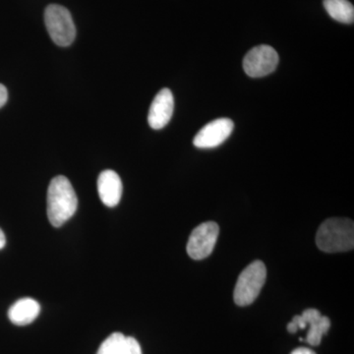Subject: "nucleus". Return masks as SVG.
<instances>
[{"mask_svg": "<svg viewBox=\"0 0 354 354\" xmlns=\"http://www.w3.org/2000/svg\"><path fill=\"white\" fill-rule=\"evenodd\" d=\"M78 199L68 178L59 176L51 180L48 189V218L55 227H62L76 213Z\"/></svg>", "mask_w": 354, "mask_h": 354, "instance_id": "obj_1", "label": "nucleus"}, {"mask_svg": "<svg viewBox=\"0 0 354 354\" xmlns=\"http://www.w3.org/2000/svg\"><path fill=\"white\" fill-rule=\"evenodd\" d=\"M316 244L327 253L346 252L354 247V223L349 218H332L324 221L316 234Z\"/></svg>", "mask_w": 354, "mask_h": 354, "instance_id": "obj_2", "label": "nucleus"}, {"mask_svg": "<svg viewBox=\"0 0 354 354\" xmlns=\"http://www.w3.org/2000/svg\"><path fill=\"white\" fill-rule=\"evenodd\" d=\"M267 278V269L262 261L256 260L239 274L235 285L234 299L239 306L252 304L260 295Z\"/></svg>", "mask_w": 354, "mask_h": 354, "instance_id": "obj_3", "label": "nucleus"}, {"mask_svg": "<svg viewBox=\"0 0 354 354\" xmlns=\"http://www.w3.org/2000/svg\"><path fill=\"white\" fill-rule=\"evenodd\" d=\"M44 22L51 39L59 46H69L76 37L71 14L65 7L51 4L44 11Z\"/></svg>", "mask_w": 354, "mask_h": 354, "instance_id": "obj_4", "label": "nucleus"}, {"mask_svg": "<svg viewBox=\"0 0 354 354\" xmlns=\"http://www.w3.org/2000/svg\"><path fill=\"white\" fill-rule=\"evenodd\" d=\"M307 326H309V330L307 332L306 342L310 346H317L321 344L323 335L329 330L330 321L317 309H306L301 315L293 317L288 325V330L290 334H295L298 330L306 329Z\"/></svg>", "mask_w": 354, "mask_h": 354, "instance_id": "obj_5", "label": "nucleus"}, {"mask_svg": "<svg viewBox=\"0 0 354 354\" xmlns=\"http://www.w3.org/2000/svg\"><path fill=\"white\" fill-rule=\"evenodd\" d=\"M279 60L278 53L274 48L261 44L253 48L244 57V71L252 78L265 77L276 70Z\"/></svg>", "mask_w": 354, "mask_h": 354, "instance_id": "obj_6", "label": "nucleus"}, {"mask_svg": "<svg viewBox=\"0 0 354 354\" xmlns=\"http://www.w3.org/2000/svg\"><path fill=\"white\" fill-rule=\"evenodd\" d=\"M218 223L207 221L201 223L191 232L187 243V253L193 260H203L209 257L218 241Z\"/></svg>", "mask_w": 354, "mask_h": 354, "instance_id": "obj_7", "label": "nucleus"}, {"mask_svg": "<svg viewBox=\"0 0 354 354\" xmlns=\"http://www.w3.org/2000/svg\"><path fill=\"white\" fill-rule=\"evenodd\" d=\"M234 128V121L230 118H218L205 125L197 133L193 144L199 149L216 148L232 135Z\"/></svg>", "mask_w": 354, "mask_h": 354, "instance_id": "obj_8", "label": "nucleus"}, {"mask_svg": "<svg viewBox=\"0 0 354 354\" xmlns=\"http://www.w3.org/2000/svg\"><path fill=\"white\" fill-rule=\"evenodd\" d=\"M174 109V99L169 88H162L156 95L149 111L148 122L153 129L164 128L171 121Z\"/></svg>", "mask_w": 354, "mask_h": 354, "instance_id": "obj_9", "label": "nucleus"}, {"mask_svg": "<svg viewBox=\"0 0 354 354\" xmlns=\"http://www.w3.org/2000/svg\"><path fill=\"white\" fill-rule=\"evenodd\" d=\"M97 192L106 206H118L122 196V183L120 176L113 171H102L97 178Z\"/></svg>", "mask_w": 354, "mask_h": 354, "instance_id": "obj_10", "label": "nucleus"}, {"mask_svg": "<svg viewBox=\"0 0 354 354\" xmlns=\"http://www.w3.org/2000/svg\"><path fill=\"white\" fill-rule=\"evenodd\" d=\"M41 305L32 298H22L9 308V320L17 326L29 325L38 318Z\"/></svg>", "mask_w": 354, "mask_h": 354, "instance_id": "obj_11", "label": "nucleus"}, {"mask_svg": "<svg viewBox=\"0 0 354 354\" xmlns=\"http://www.w3.org/2000/svg\"><path fill=\"white\" fill-rule=\"evenodd\" d=\"M324 7L333 19L344 24H353L354 7L348 0H324Z\"/></svg>", "mask_w": 354, "mask_h": 354, "instance_id": "obj_12", "label": "nucleus"}, {"mask_svg": "<svg viewBox=\"0 0 354 354\" xmlns=\"http://www.w3.org/2000/svg\"><path fill=\"white\" fill-rule=\"evenodd\" d=\"M123 337L124 335L120 333H114L109 335L108 339L102 342L97 354H118V346H120Z\"/></svg>", "mask_w": 354, "mask_h": 354, "instance_id": "obj_13", "label": "nucleus"}, {"mask_svg": "<svg viewBox=\"0 0 354 354\" xmlns=\"http://www.w3.org/2000/svg\"><path fill=\"white\" fill-rule=\"evenodd\" d=\"M118 354H142L139 342L132 337H123L118 348Z\"/></svg>", "mask_w": 354, "mask_h": 354, "instance_id": "obj_14", "label": "nucleus"}, {"mask_svg": "<svg viewBox=\"0 0 354 354\" xmlns=\"http://www.w3.org/2000/svg\"><path fill=\"white\" fill-rule=\"evenodd\" d=\"M7 99H8L7 88L2 84H0V108H2L6 104Z\"/></svg>", "mask_w": 354, "mask_h": 354, "instance_id": "obj_15", "label": "nucleus"}, {"mask_svg": "<svg viewBox=\"0 0 354 354\" xmlns=\"http://www.w3.org/2000/svg\"><path fill=\"white\" fill-rule=\"evenodd\" d=\"M290 354H316V353L307 348H298L295 349Z\"/></svg>", "mask_w": 354, "mask_h": 354, "instance_id": "obj_16", "label": "nucleus"}, {"mask_svg": "<svg viewBox=\"0 0 354 354\" xmlns=\"http://www.w3.org/2000/svg\"><path fill=\"white\" fill-rule=\"evenodd\" d=\"M6 234H4V232H2L1 228H0V250H1L2 248H4V246H6Z\"/></svg>", "mask_w": 354, "mask_h": 354, "instance_id": "obj_17", "label": "nucleus"}]
</instances>
